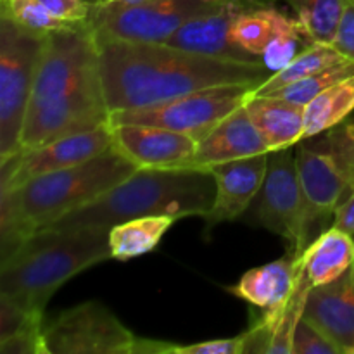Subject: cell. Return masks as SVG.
<instances>
[{
  "mask_svg": "<svg viewBox=\"0 0 354 354\" xmlns=\"http://www.w3.org/2000/svg\"><path fill=\"white\" fill-rule=\"evenodd\" d=\"M268 145L256 130L245 106H242L228 114L197 144L190 168L209 169L211 166L220 165V162L252 158V156L268 154Z\"/></svg>",
  "mask_w": 354,
  "mask_h": 354,
  "instance_id": "17",
  "label": "cell"
},
{
  "mask_svg": "<svg viewBox=\"0 0 354 354\" xmlns=\"http://www.w3.org/2000/svg\"><path fill=\"white\" fill-rule=\"evenodd\" d=\"M109 114L99 45L88 23L45 33L21 131V151L95 130L109 123Z\"/></svg>",
  "mask_w": 354,
  "mask_h": 354,
  "instance_id": "1",
  "label": "cell"
},
{
  "mask_svg": "<svg viewBox=\"0 0 354 354\" xmlns=\"http://www.w3.org/2000/svg\"><path fill=\"white\" fill-rule=\"evenodd\" d=\"M353 354H354V353H353Z\"/></svg>",
  "mask_w": 354,
  "mask_h": 354,
  "instance_id": "38",
  "label": "cell"
},
{
  "mask_svg": "<svg viewBox=\"0 0 354 354\" xmlns=\"http://www.w3.org/2000/svg\"><path fill=\"white\" fill-rule=\"evenodd\" d=\"M206 2H218V0H206Z\"/></svg>",
  "mask_w": 354,
  "mask_h": 354,
  "instance_id": "37",
  "label": "cell"
},
{
  "mask_svg": "<svg viewBox=\"0 0 354 354\" xmlns=\"http://www.w3.org/2000/svg\"><path fill=\"white\" fill-rule=\"evenodd\" d=\"M109 230L45 228L0 261V296L33 313L69 279L111 259Z\"/></svg>",
  "mask_w": 354,
  "mask_h": 354,
  "instance_id": "5",
  "label": "cell"
},
{
  "mask_svg": "<svg viewBox=\"0 0 354 354\" xmlns=\"http://www.w3.org/2000/svg\"><path fill=\"white\" fill-rule=\"evenodd\" d=\"M245 109L270 152L294 147L303 140L304 106L301 104L277 95H252Z\"/></svg>",
  "mask_w": 354,
  "mask_h": 354,
  "instance_id": "19",
  "label": "cell"
},
{
  "mask_svg": "<svg viewBox=\"0 0 354 354\" xmlns=\"http://www.w3.org/2000/svg\"><path fill=\"white\" fill-rule=\"evenodd\" d=\"M354 111V76L328 86L304 106L303 140L315 138L348 120Z\"/></svg>",
  "mask_w": 354,
  "mask_h": 354,
  "instance_id": "23",
  "label": "cell"
},
{
  "mask_svg": "<svg viewBox=\"0 0 354 354\" xmlns=\"http://www.w3.org/2000/svg\"><path fill=\"white\" fill-rule=\"evenodd\" d=\"M303 317L335 342L342 354L354 353V265L339 279L310 290Z\"/></svg>",
  "mask_w": 354,
  "mask_h": 354,
  "instance_id": "15",
  "label": "cell"
},
{
  "mask_svg": "<svg viewBox=\"0 0 354 354\" xmlns=\"http://www.w3.org/2000/svg\"><path fill=\"white\" fill-rule=\"evenodd\" d=\"M242 218L286 239L292 258L303 254L310 221L292 147L270 152L261 189Z\"/></svg>",
  "mask_w": 354,
  "mask_h": 354,
  "instance_id": "9",
  "label": "cell"
},
{
  "mask_svg": "<svg viewBox=\"0 0 354 354\" xmlns=\"http://www.w3.org/2000/svg\"><path fill=\"white\" fill-rule=\"evenodd\" d=\"M299 19H292L265 0H254L252 6L239 12L230 23L228 37L232 44L252 55L263 57L270 41L282 31L299 26Z\"/></svg>",
  "mask_w": 354,
  "mask_h": 354,
  "instance_id": "20",
  "label": "cell"
},
{
  "mask_svg": "<svg viewBox=\"0 0 354 354\" xmlns=\"http://www.w3.org/2000/svg\"><path fill=\"white\" fill-rule=\"evenodd\" d=\"M44 38L45 33L0 16V165L21 151V131Z\"/></svg>",
  "mask_w": 354,
  "mask_h": 354,
  "instance_id": "6",
  "label": "cell"
},
{
  "mask_svg": "<svg viewBox=\"0 0 354 354\" xmlns=\"http://www.w3.org/2000/svg\"><path fill=\"white\" fill-rule=\"evenodd\" d=\"M252 3L254 0H221L218 9L189 19L162 44L207 57L239 62H263V57L242 50L241 47L232 44L228 37L234 17Z\"/></svg>",
  "mask_w": 354,
  "mask_h": 354,
  "instance_id": "13",
  "label": "cell"
},
{
  "mask_svg": "<svg viewBox=\"0 0 354 354\" xmlns=\"http://www.w3.org/2000/svg\"><path fill=\"white\" fill-rule=\"evenodd\" d=\"M344 55L339 50H335L334 45L328 44H308L304 50H301L286 68L272 73L258 88L254 90L252 95H270L277 90L283 88L287 85L301 82L308 76L315 75L318 71L330 68V66L339 64L344 61Z\"/></svg>",
  "mask_w": 354,
  "mask_h": 354,
  "instance_id": "24",
  "label": "cell"
},
{
  "mask_svg": "<svg viewBox=\"0 0 354 354\" xmlns=\"http://www.w3.org/2000/svg\"><path fill=\"white\" fill-rule=\"evenodd\" d=\"M216 182L211 169H137L93 203L45 228H102L142 216L204 218L214 204ZM44 228V230H45Z\"/></svg>",
  "mask_w": 354,
  "mask_h": 354,
  "instance_id": "4",
  "label": "cell"
},
{
  "mask_svg": "<svg viewBox=\"0 0 354 354\" xmlns=\"http://www.w3.org/2000/svg\"><path fill=\"white\" fill-rule=\"evenodd\" d=\"M85 2H88L90 6H95V3H99V0H85Z\"/></svg>",
  "mask_w": 354,
  "mask_h": 354,
  "instance_id": "36",
  "label": "cell"
},
{
  "mask_svg": "<svg viewBox=\"0 0 354 354\" xmlns=\"http://www.w3.org/2000/svg\"><path fill=\"white\" fill-rule=\"evenodd\" d=\"M310 44L332 45L346 0H289Z\"/></svg>",
  "mask_w": 354,
  "mask_h": 354,
  "instance_id": "25",
  "label": "cell"
},
{
  "mask_svg": "<svg viewBox=\"0 0 354 354\" xmlns=\"http://www.w3.org/2000/svg\"><path fill=\"white\" fill-rule=\"evenodd\" d=\"M259 85V82L228 83L185 93L158 106L114 111L109 114V124H152L187 133L201 142L228 114L245 106Z\"/></svg>",
  "mask_w": 354,
  "mask_h": 354,
  "instance_id": "8",
  "label": "cell"
},
{
  "mask_svg": "<svg viewBox=\"0 0 354 354\" xmlns=\"http://www.w3.org/2000/svg\"><path fill=\"white\" fill-rule=\"evenodd\" d=\"M313 145L318 151L325 152L334 161L341 175L348 182L349 190H354V116L342 121L337 127L330 128L325 133L318 135Z\"/></svg>",
  "mask_w": 354,
  "mask_h": 354,
  "instance_id": "26",
  "label": "cell"
},
{
  "mask_svg": "<svg viewBox=\"0 0 354 354\" xmlns=\"http://www.w3.org/2000/svg\"><path fill=\"white\" fill-rule=\"evenodd\" d=\"M107 2H130V3H135V2H144V0H99V3H107Z\"/></svg>",
  "mask_w": 354,
  "mask_h": 354,
  "instance_id": "35",
  "label": "cell"
},
{
  "mask_svg": "<svg viewBox=\"0 0 354 354\" xmlns=\"http://www.w3.org/2000/svg\"><path fill=\"white\" fill-rule=\"evenodd\" d=\"M332 227L354 237V190L346 197L344 203L334 211V221Z\"/></svg>",
  "mask_w": 354,
  "mask_h": 354,
  "instance_id": "34",
  "label": "cell"
},
{
  "mask_svg": "<svg viewBox=\"0 0 354 354\" xmlns=\"http://www.w3.org/2000/svg\"><path fill=\"white\" fill-rule=\"evenodd\" d=\"M304 40H306V37H304V31L301 24L277 35V37L270 41L268 47H266L265 54H263V62H265L266 68L272 73L286 68V66L299 54V52H297V47H299V44H303ZM308 44H310V41H308Z\"/></svg>",
  "mask_w": 354,
  "mask_h": 354,
  "instance_id": "29",
  "label": "cell"
},
{
  "mask_svg": "<svg viewBox=\"0 0 354 354\" xmlns=\"http://www.w3.org/2000/svg\"><path fill=\"white\" fill-rule=\"evenodd\" d=\"M113 147L138 169L190 168L199 142L187 133L152 124H111Z\"/></svg>",
  "mask_w": 354,
  "mask_h": 354,
  "instance_id": "12",
  "label": "cell"
},
{
  "mask_svg": "<svg viewBox=\"0 0 354 354\" xmlns=\"http://www.w3.org/2000/svg\"><path fill=\"white\" fill-rule=\"evenodd\" d=\"M206 0H144L107 2L92 6L88 26L97 45L106 41H149L162 44L189 19L218 9Z\"/></svg>",
  "mask_w": 354,
  "mask_h": 354,
  "instance_id": "7",
  "label": "cell"
},
{
  "mask_svg": "<svg viewBox=\"0 0 354 354\" xmlns=\"http://www.w3.org/2000/svg\"><path fill=\"white\" fill-rule=\"evenodd\" d=\"M114 147L71 168L0 190V258L6 259L37 232L93 203L137 171Z\"/></svg>",
  "mask_w": 354,
  "mask_h": 354,
  "instance_id": "3",
  "label": "cell"
},
{
  "mask_svg": "<svg viewBox=\"0 0 354 354\" xmlns=\"http://www.w3.org/2000/svg\"><path fill=\"white\" fill-rule=\"evenodd\" d=\"M292 354H342V351L317 325L303 317L294 330Z\"/></svg>",
  "mask_w": 354,
  "mask_h": 354,
  "instance_id": "30",
  "label": "cell"
},
{
  "mask_svg": "<svg viewBox=\"0 0 354 354\" xmlns=\"http://www.w3.org/2000/svg\"><path fill=\"white\" fill-rule=\"evenodd\" d=\"M0 16L9 17L14 23L37 33H48L69 26L68 23H62L61 19L52 16L41 0H2Z\"/></svg>",
  "mask_w": 354,
  "mask_h": 354,
  "instance_id": "28",
  "label": "cell"
},
{
  "mask_svg": "<svg viewBox=\"0 0 354 354\" xmlns=\"http://www.w3.org/2000/svg\"><path fill=\"white\" fill-rule=\"evenodd\" d=\"M268 154L211 166L216 182V197L209 213L204 216L206 232L225 221H235L244 216L263 185L268 169Z\"/></svg>",
  "mask_w": 354,
  "mask_h": 354,
  "instance_id": "14",
  "label": "cell"
},
{
  "mask_svg": "<svg viewBox=\"0 0 354 354\" xmlns=\"http://www.w3.org/2000/svg\"><path fill=\"white\" fill-rule=\"evenodd\" d=\"M297 259L311 286H324L354 265V237L330 227L308 244Z\"/></svg>",
  "mask_w": 354,
  "mask_h": 354,
  "instance_id": "21",
  "label": "cell"
},
{
  "mask_svg": "<svg viewBox=\"0 0 354 354\" xmlns=\"http://www.w3.org/2000/svg\"><path fill=\"white\" fill-rule=\"evenodd\" d=\"M296 166L310 225L334 214L351 194L334 161L313 145L297 144Z\"/></svg>",
  "mask_w": 354,
  "mask_h": 354,
  "instance_id": "16",
  "label": "cell"
},
{
  "mask_svg": "<svg viewBox=\"0 0 354 354\" xmlns=\"http://www.w3.org/2000/svg\"><path fill=\"white\" fill-rule=\"evenodd\" d=\"M99 59L109 113L158 106L209 86L263 83L272 75L265 62L207 57L149 41H106Z\"/></svg>",
  "mask_w": 354,
  "mask_h": 354,
  "instance_id": "2",
  "label": "cell"
},
{
  "mask_svg": "<svg viewBox=\"0 0 354 354\" xmlns=\"http://www.w3.org/2000/svg\"><path fill=\"white\" fill-rule=\"evenodd\" d=\"M245 348H248V332L239 334L237 337L216 339V341H206L199 344H175L173 354H245Z\"/></svg>",
  "mask_w": 354,
  "mask_h": 354,
  "instance_id": "31",
  "label": "cell"
},
{
  "mask_svg": "<svg viewBox=\"0 0 354 354\" xmlns=\"http://www.w3.org/2000/svg\"><path fill=\"white\" fill-rule=\"evenodd\" d=\"M138 341L99 301L76 304L44 327L47 354H137Z\"/></svg>",
  "mask_w": 354,
  "mask_h": 354,
  "instance_id": "10",
  "label": "cell"
},
{
  "mask_svg": "<svg viewBox=\"0 0 354 354\" xmlns=\"http://www.w3.org/2000/svg\"><path fill=\"white\" fill-rule=\"evenodd\" d=\"M41 3L50 10L52 16L68 24L86 23L92 10V6L85 0H41Z\"/></svg>",
  "mask_w": 354,
  "mask_h": 354,
  "instance_id": "32",
  "label": "cell"
},
{
  "mask_svg": "<svg viewBox=\"0 0 354 354\" xmlns=\"http://www.w3.org/2000/svg\"><path fill=\"white\" fill-rule=\"evenodd\" d=\"M351 76H354V62L349 61V59H344L339 64L330 66V68L324 69V71L315 73V75L308 76V78L301 80V82L292 83V85L283 86V88L277 90V92L270 93V95L282 97V99L290 100V102L306 106L310 100H313L318 93L327 90L328 86L335 85V83L342 82L346 78H351Z\"/></svg>",
  "mask_w": 354,
  "mask_h": 354,
  "instance_id": "27",
  "label": "cell"
},
{
  "mask_svg": "<svg viewBox=\"0 0 354 354\" xmlns=\"http://www.w3.org/2000/svg\"><path fill=\"white\" fill-rule=\"evenodd\" d=\"M332 45L346 59L354 62V0H346L344 12H342L341 23H339Z\"/></svg>",
  "mask_w": 354,
  "mask_h": 354,
  "instance_id": "33",
  "label": "cell"
},
{
  "mask_svg": "<svg viewBox=\"0 0 354 354\" xmlns=\"http://www.w3.org/2000/svg\"><path fill=\"white\" fill-rule=\"evenodd\" d=\"M299 277L297 258L287 254L279 261L258 266L242 275L237 286L228 287V292L265 311H279L289 304Z\"/></svg>",
  "mask_w": 354,
  "mask_h": 354,
  "instance_id": "18",
  "label": "cell"
},
{
  "mask_svg": "<svg viewBox=\"0 0 354 354\" xmlns=\"http://www.w3.org/2000/svg\"><path fill=\"white\" fill-rule=\"evenodd\" d=\"M175 221L173 216H142L114 225L109 230L111 256L128 261L154 251Z\"/></svg>",
  "mask_w": 354,
  "mask_h": 354,
  "instance_id": "22",
  "label": "cell"
},
{
  "mask_svg": "<svg viewBox=\"0 0 354 354\" xmlns=\"http://www.w3.org/2000/svg\"><path fill=\"white\" fill-rule=\"evenodd\" d=\"M113 147V128L102 124L90 131L68 135L41 147L24 149L2 162L0 168V190H12L28 180L59 169L83 165Z\"/></svg>",
  "mask_w": 354,
  "mask_h": 354,
  "instance_id": "11",
  "label": "cell"
}]
</instances>
